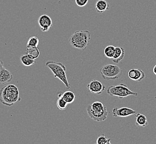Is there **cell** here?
Here are the masks:
<instances>
[{"label":"cell","instance_id":"obj_21","mask_svg":"<svg viewBox=\"0 0 156 144\" xmlns=\"http://www.w3.org/2000/svg\"><path fill=\"white\" fill-rule=\"evenodd\" d=\"M96 143L97 144H111V139L107 138L104 134H101L97 139Z\"/></svg>","mask_w":156,"mask_h":144},{"label":"cell","instance_id":"obj_10","mask_svg":"<svg viewBox=\"0 0 156 144\" xmlns=\"http://www.w3.org/2000/svg\"><path fill=\"white\" fill-rule=\"evenodd\" d=\"M129 78L134 81H141L143 80L146 75L142 70L140 69H131L128 73Z\"/></svg>","mask_w":156,"mask_h":144},{"label":"cell","instance_id":"obj_20","mask_svg":"<svg viewBox=\"0 0 156 144\" xmlns=\"http://www.w3.org/2000/svg\"><path fill=\"white\" fill-rule=\"evenodd\" d=\"M40 43L38 38L36 36H32L29 38L27 42V47H37Z\"/></svg>","mask_w":156,"mask_h":144},{"label":"cell","instance_id":"obj_1","mask_svg":"<svg viewBox=\"0 0 156 144\" xmlns=\"http://www.w3.org/2000/svg\"><path fill=\"white\" fill-rule=\"evenodd\" d=\"M20 100L19 89L15 85H5L0 89V102L3 105L11 107Z\"/></svg>","mask_w":156,"mask_h":144},{"label":"cell","instance_id":"obj_13","mask_svg":"<svg viewBox=\"0 0 156 144\" xmlns=\"http://www.w3.org/2000/svg\"><path fill=\"white\" fill-rule=\"evenodd\" d=\"M95 9L98 12L103 13L110 9L109 3L105 0H98L95 4Z\"/></svg>","mask_w":156,"mask_h":144},{"label":"cell","instance_id":"obj_3","mask_svg":"<svg viewBox=\"0 0 156 144\" xmlns=\"http://www.w3.org/2000/svg\"><path fill=\"white\" fill-rule=\"evenodd\" d=\"M86 110L88 115L90 119L97 122L105 121L108 114L106 107L98 101H94L92 104L88 105Z\"/></svg>","mask_w":156,"mask_h":144},{"label":"cell","instance_id":"obj_22","mask_svg":"<svg viewBox=\"0 0 156 144\" xmlns=\"http://www.w3.org/2000/svg\"><path fill=\"white\" fill-rule=\"evenodd\" d=\"M75 2L78 7H84L87 5L88 0H75Z\"/></svg>","mask_w":156,"mask_h":144},{"label":"cell","instance_id":"obj_5","mask_svg":"<svg viewBox=\"0 0 156 144\" xmlns=\"http://www.w3.org/2000/svg\"><path fill=\"white\" fill-rule=\"evenodd\" d=\"M107 94L110 96H115L123 99L129 95L137 96L138 93L131 91L127 87V85L124 83H121L118 85H112L108 88L107 91Z\"/></svg>","mask_w":156,"mask_h":144},{"label":"cell","instance_id":"obj_4","mask_svg":"<svg viewBox=\"0 0 156 144\" xmlns=\"http://www.w3.org/2000/svg\"><path fill=\"white\" fill-rule=\"evenodd\" d=\"M46 66L51 69L55 78L59 79L62 82L66 89L71 88L66 75V67L64 64L55 61H48L46 63Z\"/></svg>","mask_w":156,"mask_h":144},{"label":"cell","instance_id":"obj_14","mask_svg":"<svg viewBox=\"0 0 156 144\" xmlns=\"http://www.w3.org/2000/svg\"><path fill=\"white\" fill-rule=\"evenodd\" d=\"M26 53L34 60H36L40 56V52L37 47H27Z\"/></svg>","mask_w":156,"mask_h":144},{"label":"cell","instance_id":"obj_16","mask_svg":"<svg viewBox=\"0 0 156 144\" xmlns=\"http://www.w3.org/2000/svg\"><path fill=\"white\" fill-rule=\"evenodd\" d=\"M136 125L139 126L145 127L148 125V120L145 115L141 114L140 113H137L136 114Z\"/></svg>","mask_w":156,"mask_h":144},{"label":"cell","instance_id":"obj_18","mask_svg":"<svg viewBox=\"0 0 156 144\" xmlns=\"http://www.w3.org/2000/svg\"><path fill=\"white\" fill-rule=\"evenodd\" d=\"M62 97L68 104L72 103L76 99L75 94L71 91H66L62 93Z\"/></svg>","mask_w":156,"mask_h":144},{"label":"cell","instance_id":"obj_2","mask_svg":"<svg viewBox=\"0 0 156 144\" xmlns=\"http://www.w3.org/2000/svg\"><path fill=\"white\" fill-rule=\"evenodd\" d=\"M90 32L89 31H77L70 37L69 42L73 48L84 50L90 43Z\"/></svg>","mask_w":156,"mask_h":144},{"label":"cell","instance_id":"obj_9","mask_svg":"<svg viewBox=\"0 0 156 144\" xmlns=\"http://www.w3.org/2000/svg\"><path fill=\"white\" fill-rule=\"evenodd\" d=\"M87 88L93 94H101L105 89V86L97 80H93L88 84Z\"/></svg>","mask_w":156,"mask_h":144},{"label":"cell","instance_id":"obj_8","mask_svg":"<svg viewBox=\"0 0 156 144\" xmlns=\"http://www.w3.org/2000/svg\"><path fill=\"white\" fill-rule=\"evenodd\" d=\"M136 113L135 110L127 107L121 108L115 107L112 110V115L114 117L125 118L134 115Z\"/></svg>","mask_w":156,"mask_h":144},{"label":"cell","instance_id":"obj_7","mask_svg":"<svg viewBox=\"0 0 156 144\" xmlns=\"http://www.w3.org/2000/svg\"><path fill=\"white\" fill-rule=\"evenodd\" d=\"M38 23L41 31L44 32L49 31L52 26V20L47 15H41L38 18Z\"/></svg>","mask_w":156,"mask_h":144},{"label":"cell","instance_id":"obj_19","mask_svg":"<svg viewBox=\"0 0 156 144\" xmlns=\"http://www.w3.org/2000/svg\"><path fill=\"white\" fill-rule=\"evenodd\" d=\"M115 47L113 46H108L104 50V54L107 58L112 59L115 52Z\"/></svg>","mask_w":156,"mask_h":144},{"label":"cell","instance_id":"obj_6","mask_svg":"<svg viewBox=\"0 0 156 144\" xmlns=\"http://www.w3.org/2000/svg\"><path fill=\"white\" fill-rule=\"evenodd\" d=\"M122 69L119 66L114 64H107L100 70L102 78L105 80H115L122 75Z\"/></svg>","mask_w":156,"mask_h":144},{"label":"cell","instance_id":"obj_17","mask_svg":"<svg viewBox=\"0 0 156 144\" xmlns=\"http://www.w3.org/2000/svg\"><path fill=\"white\" fill-rule=\"evenodd\" d=\"M20 61L23 66L26 67H30L32 66L36 63L35 60L32 59L27 54L23 55L20 58Z\"/></svg>","mask_w":156,"mask_h":144},{"label":"cell","instance_id":"obj_15","mask_svg":"<svg viewBox=\"0 0 156 144\" xmlns=\"http://www.w3.org/2000/svg\"><path fill=\"white\" fill-rule=\"evenodd\" d=\"M62 95V93L61 91L57 94L58 99L57 100L56 105L58 109L60 110H64L66 109L69 104L63 99Z\"/></svg>","mask_w":156,"mask_h":144},{"label":"cell","instance_id":"obj_11","mask_svg":"<svg viewBox=\"0 0 156 144\" xmlns=\"http://www.w3.org/2000/svg\"><path fill=\"white\" fill-rule=\"evenodd\" d=\"M12 79V74L5 67L0 70V84H5L9 83Z\"/></svg>","mask_w":156,"mask_h":144},{"label":"cell","instance_id":"obj_23","mask_svg":"<svg viewBox=\"0 0 156 144\" xmlns=\"http://www.w3.org/2000/svg\"><path fill=\"white\" fill-rule=\"evenodd\" d=\"M4 67H5V66H4V64H3V62L0 60V70H1V69H3Z\"/></svg>","mask_w":156,"mask_h":144},{"label":"cell","instance_id":"obj_24","mask_svg":"<svg viewBox=\"0 0 156 144\" xmlns=\"http://www.w3.org/2000/svg\"><path fill=\"white\" fill-rule=\"evenodd\" d=\"M153 73L156 75V64L154 67V68H153Z\"/></svg>","mask_w":156,"mask_h":144},{"label":"cell","instance_id":"obj_12","mask_svg":"<svg viewBox=\"0 0 156 144\" xmlns=\"http://www.w3.org/2000/svg\"><path fill=\"white\" fill-rule=\"evenodd\" d=\"M125 55V50L123 48L120 47H115V52L113 57L112 58L113 62L115 63L118 64L123 59Z\"/></svg>","mask_w":156,"mask_h":144}]
</instances>
